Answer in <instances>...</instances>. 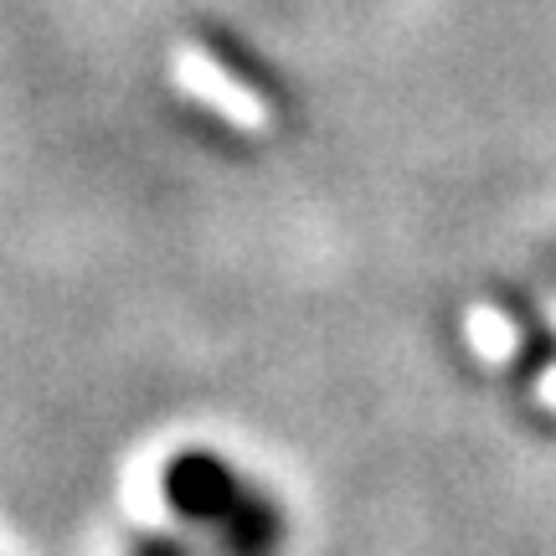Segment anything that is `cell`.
<instances>
[{"label":"cell","mask_w":556,"mask_h":556,"mask_svg":"<svg viewBox=\"0 0 556 556\" xmlns=\"http://www.w3.org/2000/svg\"><path fill=\"white\" fill-rule=\"evenodd\" d=\"M129 556H197L186 541L165 536V531H139L135 541H129Z\"/></svg>","instance_id":"3"},{"label":"cell","mask_w":556,"mask_h":556,"mask_svg":"<svg viewBox=\"0 0 556 556\" xmlns=\"http://www.w3.org/2000/svg\"><path fill=\"white\" fill-rule=\"evenodd\" d=\"M242 490H248V479L238 475V464H227L212 448H186L160 475V495L170 505V516L201 526V531H217L227 510L242 500Z\"/></svg>","instance_id":"1"},{"label":"cell","mask_w":556,"mask_h":556,"mask_svg":"<svg viewBox=\"0 0 556 556\" xmlns=\"http://www.w3.org/2000/svg\"><path fill=\"white\" fill-rule=\"evenodd\" d=\"M212 536H217V556H278V546H283V510H278V500L268 490L248 484Z\"/></svg>","instance_id":"2"}]
</instances>
